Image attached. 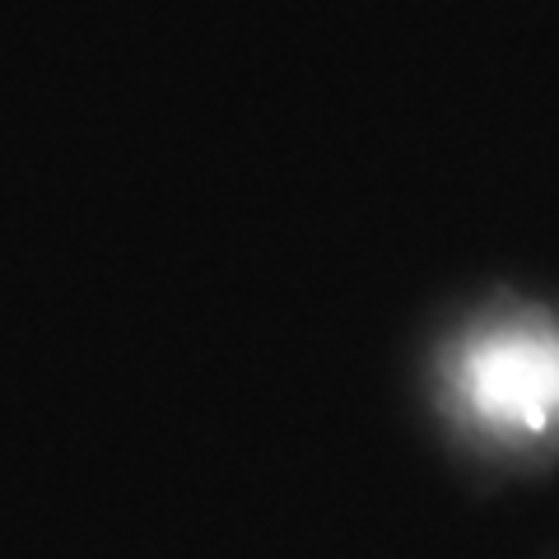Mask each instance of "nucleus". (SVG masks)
I'll return each instance as SVG.
<instances>
[{"mask_svg": "<svg viewBox=\"0 0 559 559\" xmlns=\"http://www.w3.org/2000/svg\"><path fill=\"white\" fill-rule=\"evenodd\" d=\"M466 411L503 433H546L559 419V336L555 331H489L457 364Z\"/></svg>", "mask_w": 559, "mask_h": 559, "instance_id": "f257e3e1", "label": "nucleus"}]
</instances>
